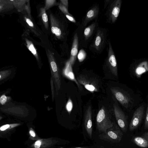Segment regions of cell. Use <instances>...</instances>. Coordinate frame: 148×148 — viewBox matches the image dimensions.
Listing matches in <instances>:
<instances>
[{"label": "cell", "mask_w": 148, "mask_h": 148, "mask_svg": "<svg viewBox=\"0 0 148 148\" xmlns=\"http://www.w3.org/2000/svg\"><path fill=\"white\" fill-rule=\"evenodd\" d=\"M107 36V29L99 26L89 46L90 50L95 54L102 53L106 45Z\"/></svg>", "instance_id": "6da1fadb"}, {"label": "cell", "mask_w": 148, "mask_h": 148, "mask_svg": "<svg viewBox=\"0 0 148 148\" xmlns=\"http://www.w3.org/2000/svg\"><path fill=\"white\" fill-rule=\"evenodd\" d=\"M111 113L105 106H102L99 110L96 116L97 128L99 132L102 133L112 127V121Z\"/></svg>", "instance_id": "7a4b0ae2"}, {"label": "cell", "mask_w": 148, "mask_h": 148, "mask_svg": "<svg viewBox=\"0 0 148 148\" xmlns=\"http://www.w3.org/2000/svg\"><path fill=\"white\" fill-rule=\"evenodd\" d=\"M123 136L122 131L114 121L112 127L99 135L100 139L111 143L120 142Z\"/></svg>", "instance_id": "3957f363"}, {"label": "cell", "mask_w": 148, "mask_h": 148, "mask_svg": "<svg viewBox=\"0 0 148 148\" xmlns=\"http://www.w3.org/2000/svg\"><path fill=\"white\" fill-rule=\"evenodd\" d=\"M46 51L52 79L54 84L56 92L58 94L61 86V79L60 71L53 53L49 49H47Z\"/></svg>", "instance_id": "277c9868"}, {"label": "cell", "mask_w": 148, "mask_h": 148, "mask_svg": "<svg viewBox=\"0 0 148 148\" xmlns=\"http://www.w3.org/2000/svg\"><path fill=\"white\" fill-rule=\"evenodd\" d=\"M106 46L107 54L104 61L103 67L108 69L114 76L117 77L118 69L117 61L110 39L107 40Z\"/></svg>", "instance_id": "5b68a950"}, {"label": "cell", "mask_w": 148, "mask_h": 148, "mask_svg": "<svg viewBox=\"0 0 148 148\" xmlns=\"http://www.w3.org/2000/svg\"><path fill=\"white\" fill-rule=\"evenodd\" d=\"M122 3L121 0H111L106 8L105 14L107 23L112 24L116 22L120 12Z\"/></svg>", "instance_id": "8992f818"}, {"label": "cell", "mask_w": 148, "mask_h": 148, "mask_svg": "<svg viewBox=\"0 0 148 148\" xmlns=\"http://www.w3.org/2000/svg\"><path fill=\"white\" fill-rule=\"evenodd\" d=\"M77 81L91 92H97L99 88L98 82L95 78L86 74H81L77 77Z\"/></svg>", "instance_id": "52a82bcc"}, {"label": "cell", "mask_w": 148, "mask_h": 148, "mask_svg": "<svg viewBox=\"0 0 148 148\" xmlns=\"http://www.w3.org/2000/svg\"><path fill=\"white\" fill-rule=\"evenodd\" d=\"M113 110L118 126L122 132L127 131L128 122L127 117L116 103L113 104Z\"/></svg>", "instance_id": "ba28073f"}, {"label": "cell", "mask_w": 148, "mask_h": 148, "mask_svg": "<svg viewBox=\"0 0 148 148\" xmlns=\"http://www.w3.org/2000/svg\"><path fill=\"white\" fill-rule=\"evenodd\" d=\"M145 114V108L140 106L135 110L133 114L129 126V129L132 131L137 128L140 124Z\"/></svg>", "instance_id": "9c48e42d"}, {"label": "cell", "mask_w": 148, "mask_h": 148, "mask_svg": "<svg viewBox=\"0 0 148 148\" xmlns=\"http://www.w3.org/2000/svg\"><path fill=\"white\" fill-rule=\"evenodd\" d=\"M100 12V8L99 4H94L87 12L82 22L84 27L86 26L90 22L93 20H98Z\"/></svg>", "instance_id": "30bf717a"}, {"label": "cell", "mask_w": 148, "mask_h": 148, "mask_svg": "<svg viewBox=\"0 0 148 148\" xmlns=\"http://www.w3.org/2000/svg\"><path fill=\"white\" fill-rule=\"evenodd\" d=\"M84 124L86 132L90 138L92 136V111L91 106H89L86 108L84 115Z\"/></svg>", "instance_id": "8fae6325"}, {"label": "cell", "mask_w": 148, "mask_h": 148, "mask_svg": "<svg viewBox=\"0 0 148 148\" xmlns=\"http://www.w3.org/2000/svg\"><path fill=\"white\" fill-rule=\"evenodd\" d=\"M116 99L124 106L127 107L131 102V98L120 89L116 88L111 89Z\"/></svg>", "instance_id": "7c38bea8"}, {"label": "cell", "mask_w": 148, "mask_h": 148, "mask_svg": "<svg viewBox=\"0 0 148 148\" xmlns=\"http://www.w3.org/2000/svg\"><path fill=\"white\" fill-rule=\"evenodd\" d=\"M98 21V20L94 21L90 25L86 27L84 30V38L86 45L93 38L96 29L99 27Z\"/></svg>", "instance_id": "4fadbf2b"}, {"label": "cell", "mask_w": 148, "mask_h": 148, "mask_svg": "<svg viewBox=\"0 0 148 148\" xmlns=\"http://www.w3.org/2000/svg\"><path fill=\"white\" fill-rule=\"evenodd\" d=\"M58 142L52 138H40L36 141L31 145L32 148H49Z\"/></svg>", "instance_id": "5bb4252c"}, {"label": "cell", "mask_w": 148, "mask_h": 148, "mask_svg": "<svg viewBox=\"0 0 148 148\" xmlns=\"http://www.w3.org/2000/svg\"><path fill=\"white\" fill-rule=\"evenodd\" d=\"M51 29L52 32L58 39H60L62 36L61 26L59 21L52 14H50Z\"/></svg>", "instance_id": "9a60e30c"}, {"label": "cell", "mask_w": 148, "mask_h": 148, "mask_svg": "<svg viewBox=\"0 0 148 148\" xmlns=\"http://www.w3.org/2000/svg\"><path fill=\"white\" fill-rule=\"evenodd\" d=\"M72 66V65L69 60L66 62L65 67L63 70L62 74L65 77L68 79L74 82L79 88L81 90L82 89V86L75 78Z\"/></svg>", "instance_id": "2e32d148"}, {"label": "cell", "mask_w": 148, "mask_h": 148, "mask_svg": "<svg viewBox=\"0 0 148 148\" xmlns=\"http://www.w3.org/2000/svg\"><path fill=\"white\" fill-rule=\"evenodd\" d=\"M78 46V37L77 33L74 35L71 52L69 59L72 65L74 64L77 54Z\"/></svg>", "instance_id": "e0dca14e"}, {"label": "cell", "mask_w": 148, "mask_h": 148, "mask_svg": "<svg viewBox=\"0 0 148 148\" xmlns=\"http://www.w3.org/2000/svg\"><path fill=\"white\" fill-rule=\"evenodd\" d=\"M134 143L137 146L143 148L148 147V132H145L141 136L134 137L133 140Z\"/></svg>", "instance_id": "ac0fdd59"}, {"label": "cell", "mask_w": 148, "mask_h": 148, "mask_svg": "<svg viewBox=\"0 0 148 148\" xmlns=\"http://www.w3.org/2000/svg\"><path fill=\"white\" fill-rule=\"evenodd\" d=\"M148 62L146 60L141 62L137 66L136 73L137 75H140L148 71Z\"/></svg>", "instance_id": "d6986e66"}, {"label": "cell", "mask_w": 148, "mask_h": 148, "mask_svg": "<svg viewBox=\"0 0 148 148\" xmlns=\"http://www.w3.org/2000/svg\"><path fill=\"white\" fill-rule=\"evenodd\" d=\"M46 11L44 8H41L39 10V14L45 27L47 29H48V20Z\"/></svg>", "instance_id": "ffe728a7"}, {"label": "cell", "mask_w": 148, "mask_h": 148, "mask_svg": "<svg viewBox=\"0 0 148 148\" xmlns=\"http://www.w3.org/2000/svg\"><path fill=\"white\" fill-rule=\"evenodd\" d=\"M19 123H12L4 125L0 127V132L7 131L20 125Z\"/></svg>", "instance_id": "44dd1931"}, {"label": "cell", "mask_w": 148, "mask_h": 148, "mask_svg": "<svg viewBox=\"0 0 148 148\" xmlns=\"http://www.w3.org/2000/svg\"><path fill=\"white\" fill-rule=\"evenodd\" d=\"M27 44L29 49L31 52L36 57L37 61H39V58L38 53L33 44L30 42L28 41Z\"/></svg>", "instance_id": "7402d4cb"}, {"label": "cell", "mask_w": 148, "mask_h": 148, "mask_svg": "<svg viewBox=\"0 0 148 148\" xmlns=\"http://www.w3.org/2000/svg\"><path fill=\"white\" fill-rule=\"evenodd\" d=\"M29 138L30 139L36 141L40 138L38 136L34 129L32 127H30L29 130Z\"/></svg>", "instance_id": "603a6c76"}, {"label": "cell", "mask_w": 148, "mask_h": 148, "mask_svg": "<svg viewBox=\"0 0 148 148\" xmlns=\"http://www.w3.org/2000/svg\"><path fill=\"white\" fill-rule=\"evenodd\" d=\"M56 4L57 2L55 0H46L45 1V6L44 8L46 11Z\"/></svg>", "instance_id": "cb8c5ba5"}, {"label": "cell", "mask_w": 148, "mask_h": 148, "mask_svg": "<svg viewBox=\"0 0 148 148\" xmlns=\"http://www.w3.org/2000/svg\"><path fill=\"white\" fill-rule=\"evenodd\" d=\"M86 53L85 51L83 49H81L79 51L77 56L79 62H82L86 58Z\"/></svg>", "instance_id": "d4e9b609"}, {"label": "cell", "mask_w": 148, "mask_h": 148, "mask_svg": "<svg viewBox=\"0 0 148 148\" xmlns=\"http://www.w3.org/2000/svg\"><path fill=\"white\" fill-rule=\"evenodd\" d=\"M73 107V104L70 98H69L66 106V109L69 114L72 110Z\"/></svg>", "instance_id": "484cf974"}, {"label": "cell", "mask_w": 148, "mask_h": 148, "mask_svg": "<svg viewBox=\"0 0 148 148\" xmlns=\"http://www.w3.org/2000/svg\"><path fill=\"white\" fill-rule=\"evenodd\" d=\"M58 7L60 10L63 12L65 15L68 14L71 15L69 12L68 8L63 5L61 3L59 4Z\"/></svg>", "instance_id": "4316f807"}, {"label": "cell", "mask_w": 148, "mask_h": 148, "mask_svg": "<svg viewBox=\"0 0 148 148\" xmlns=\"http://www.w3.org/2000/svg\"><path fill=\"white\" fill-rule=\"evenodd\" d=\"M144 128L145 130H147L148 128V109L147 107L145 114V117L144 121Z\"/></svg>", "instance_id": "83f0119b"}, {"label": "cell", "mask_w": 148, "mask_h": 148, "mask_svg": "<svg viewBox=\"0 0 148 148\" xmlns=\"http://www.w3.org/2000/svg\"><path fill=\"white\" fill-rule=\"evenodd\" d=\"M10 73V72L8 71L0 72V80L3 79L8 77Z\"/></svg>", "instance_id": "f1b7e54d"}, {"label": "cell", "mask_w": 148, "mask_h": 148, "mask_svg": "<svg viewBox=\"0 0 148 148\" xmlns=\"http://www.w3.org/2000/svg\"><path fill=\"white\" fill-rule=\"evenodd\" d=\"M9 97H7L4 95H3L0 97V103L2 105H4L7 101Z\"/></svg>", "instance_id": "f546056e"}, {"label": "cell", "mask_w": 148, "mask_h": 148, "mask_svg": "<svg viewBox=\"0 0 148 148\" xmlns=\"http://www.w3.org/2000/svg\"><path fill=\"white\" fill-rule=\"evenodd\" d=\"M66 18L70 21L73 23H75L76 20L72 15L65 14Z\"/></svg>", "instance_id": "4dcf8cb0"}, {"label": "cell", "mask_w": 148, "mask_h": 148, "mask_svg": "<svg viewBox=\"0 0 148 148\" xmlns=\"http://www.w3.org/2000/svg\"><path fill=\"white\" fill-rule=\"evenodd\" d=\"M61 3L68 8V2L67 0H60Z\"/></svg>", "instance_id": "1f68e13d"}, {"label": "cell", "mask_w": 148, "mask_h": 148, "mask_svg": "<svg viewBox=\"0 0 148 148\" xmlns=\"http://www.w3.org/2000/svg\"><path fill=\"white\" fill-rule=\"evenodd\" d=\"M26 22L31 27H34V25L32 21L29 18H26Z\"/></svg>", "instance_id": "d6a6232c"}, {"label": "cell", "mask_w": 148, "mask_h": 148, "mask_svg": "<svg viewBox=\"0 0 148 148\" xmlns=\"http://www.w3.org/2000/svg\"><path fill=\"white\" fill-rule=\"evenodd\" d=\"M111 0H105L104 1V5L103 7V10H105L110 3Z\"/></svg>", "instance_id": "836d02e7"}, {"label": "cell", "mask_w": 148, "mask_h": 148, "mask_svg": "<svg viewBox=\"0 0 148 148\" xmlns=\"http://www.w3.org/2000/svg\"><path fill=\"white\" fill-rule=\"evenodd\" d=\"M73 148H90L88 147H77Z\"/></svg>", "instance_id": "e575fe53"}, {"label": "cell", "mask_w": 148, "mask_h": 148, "mask_svg": "<svg viewBox=\"0 0 148 148\" xmlns=\"http://www.w3.org/2000/svg\"><path fill=\"white\" fill-rule=\"evenodd\" d=\"M99 148H104V147L102 146H101Z\"/></svg>", "instance_id": "d590c367"}, {"label": "cell", "mask_w": 148, "mask_h": 148, "mask_svg": "<svg viewBox=\"0 0 148 148\" xmlns=\"http://www.w3.org/2000/svg\"><path fill=\"white\" fill-rule=\"evenodd\" d=\"M2 118V117L0 116V120H1Z\"/></svg>", "instance_id": "8d00e7d4"}, {"label": "cell", "mask_w": 148, "mask_h": 148, "mask_svg": "<svg viewBox=\"0 0 148 148\" xmlns=\"http://www.w3.org/2000/svg\"></svg>", "instance_id": "74e56055"}]
</instances>
